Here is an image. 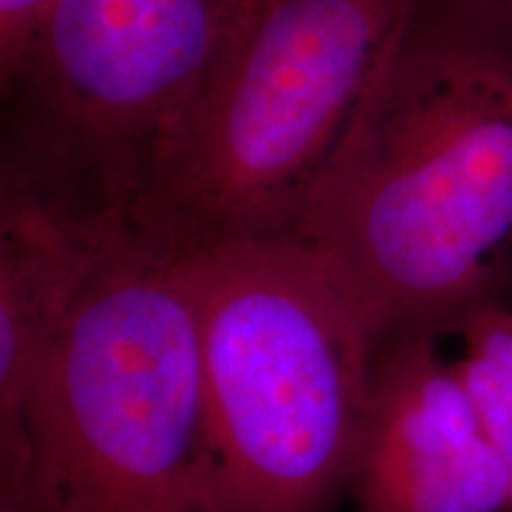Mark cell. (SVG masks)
Instances as JSON below:
<instances>
[{
    "mask_svg": "<svg viewBox=\"0 0 512 512\" xmlns=\"http://www.w3.org/2000/svg\"><path fill=\"white\" fill-rule=\"evenodd\" d=\"M294 238L380 344L512 297V0H415Z\"/></svg>",
    "mask_w": 512,
    "mask_h": 512,
    "instance_id": "cell-1",
    "label": "cell"
},
{
    "mask_svg": "<svg viewBox=\"0 0 512 512\" xmlns=\"http://www.w3.org/2000/svg\"><path fill=\"white\" fill-rule=\"evenodd\" d=\"M0 512H219L188 254L114 238L43 363Z\"/></svg>",
    "mask_w": 512,
    "mask_h": 512,
    "instance_id": "cell-2",
    "label": "cell"
},
{
    "mask_svg": "<svg viewBox=\"0 0 512 512\" xmlns=\"http://www.w3.org/2000/svg\"><path fill=\"white\" fill-rule=\"evenodd\" d=\"M219 512H335L382 347L354 292L294 235L188 254Z\"/></svg>",
    "mask_w": 512,
    "mask_h": 512,
    "instance_id": "cell-3",
    "label": "cell"
},
{
    "mask_svg": "<svg viewBox=\"0 0 512 512\" xmlns=\"http://www.w3.org/2000/svg\"><path fill=\"white\" fill-rule=\"evenodd\" d=\"M415 0H254L140 190L176 252L294 235Z\"/></svg>",
    "mask_w": 512,
    "mask_h": 512,
    "instance_id": "cell-4",
    "label": "cell"
},
{
    "mask_svg": "<svg viewBox=\"0 0 512 512\" xmlns=\"http://www.w3.org/2000/svg\"><path fill=\"white\" fill-rule=\"evenodd\" d=\"M254 0H48L10 69L0 181L133 219Z\"/></svg>",
    "mask_w": 512,
    "mask_h": 512,
    "instance_id": "cell-5",
    "label": "cell"
},
{
    "mask_svg": "<svg viewBox=\"0 0 512 512\" xmlns=\"http://www.w3.org/2000/svg\"><path fill=\"white\" fill-rule=\"evenodd\" d=\"M437 339L377 349L349 484L356 512H510L508 472Z\"/></svg>",
    "mask_w": 512,
    "mask_h": 512,
    "instance_id": "cell-6",
    "label": "cell"
},
{
    "mask_svg": "<svg viewBox=\"0 0 512 512\" xmlns=\"http://www.w3.org/2000/svg\"><path fill=\"white\" fill-rule=\"evenodd\" d=\"M131 223L0 181V451L15 444L88 275Z\"/></svg>",
    "mask_w": 512,
    "mask_h": 512,
    "instance_id": "cell-7",
    "label": "cell"
},
{
    "mask_svg": "<svg viewBox=\"0 0 512 512\" xmlns=\"http://www.w3.org/2000/svg\"><path fill=\"white\" fill-rule=\"evenodd\" d=\"M456 335L463 339L456 370L508 472L512 512V297L470 313Z\"/></svg>",
    "mask_w": 512,
    "mask_h": 512,
    "instance_id": "cell-8",
    "label": "cell"
},
{
    "mask_svg": "<svg viewBox=\"0 0 512 512\" xmlns=\"http://www.w3.org/2000/svg\"><path fill=\"white\" fill-rule=\"evenodd\" d=\"M48 0H0V74L12 67Z\"/></svg>",
    "mask_w": 512,
    "mask_h": 512,
    "instance_id": "cell-9",
    "label": "cell"
}]
</instances>
